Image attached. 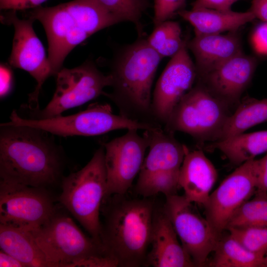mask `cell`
<instances>
[{
  "instance_id": "6da1fadb",
  "label": "cell",
  "mask_w": 267,
  "mask_h": 267,
  "mask_svg": "<svg viewBox=\"0 0 267 267\" xmlns=\"http://www.w3.org/2000/svg\"><path fill=\"white\" fill-rule=\"evenodd\" d=\"M49 134L35 127L1 123L0 180L45 188L62 178V150Z\"/></svg>"
},
{
  "instance_id": "7a4b0ae2",
  "label": "cell",
  "mask_w": 267,
  "mask_h": 267,
  "mask_svg": "<svg viewBox=\"0 0 267 267\" xmlns=\"http://www.w3.org/2000/svg\"><path fill=\"white\" fill-rule=\"evenodd\" d=\"M162 58L143 39L126 45L116 54L108 74L112 91L103 95L115 103L120 115L162 127L153 116L151 90Z\"/></svg>"
},
{
  "instance_id": "3957f363",
  "label": "cell",
  "mask_w": 267,
  "mask_h": 267,
  "mask_svg": "<svg viewBox=\"0 0 267 267\" xmlns=\"http://www.w3.org/2000/svg\"><path fill=\"white\" fill-rule=\"evenodd\" d=\"M28 18L38 20L46 33L48 58L54 75L62 68L70 52L91 35L122 22L95 0H74L32 9Z\"/></svg>"
},
{
  "instance_id": "277c9868",
  "label": "cell",
  "mask_w": 267,
  "mask_h": 267,
  "mask_svg": "<svg viewBox=\"0 0 267 267\" xmlns=\"http://www.w3.org/2000/svg\"><path fill=\"white\" fill-rule=\"evenodd\" d=\"M113 195L101 225V242L118 267L145 266L156 208L153 201Z\"/></svg>"
},
{
  "instance_id": "5b68a950",
  "label": "cell",
  "mask_w": 267,
  "mask_h": 267,
  "mask_svg": "<svg viewBox=\"0 0 267 267\" xmlns=\"http://www.w3.org/2000/svg\"><path fill=\"white\" fill-rule=\"evenodd\" d=\"M107 187L105 149L102 144L81 170L61 179L60 202L90 236L100 243L99 212Z\"/></svg>"
},
{
  "instance_id": "8992f818",
  "label": "cell",
  "mask_w": 267,
  "mask_h": 267,
  "mask_svg": "<svg viewBox=\"0 0 267 267\" xmlns=\"http://www.w3.org/2000/svg\"><path fill=\"white\" fill-rule=\"evenodd\" d=\"M230 108L198 82L176 105L163 129L185 133L201 142L217 141L231 114Z\"/></svg>"
},
{
  "instance_id": "52a82bcc",
  "label": "cell",
  "mask_w": 267,
  "mask_h": 267,
  "mask_svg": "<svg viewBox=\"0 0 267 267\" xmlns=\"http://www.w3.org/2000/svg\"><path fill=\"white\" fill-rule=\"evenodd\" d=\"M149 152L139 172L135 191L147 198L159 193L177 194L180 169L188 149L162 128L146 130Z\"/></svg>"
},
{
  "instance_id": "ba28073f",
  "label": "cell",
  "mask_w": 267,
  "mask_h": 267,
  "mask_svg": "<svg viewBox=\"0 0 267 267\" xmlns=\"http://www.w3.org/2000/svg\"><path fill=\"white\" fill-rule=\"evenodd\" d=\"M7 124L27 126L44 130L51 134L61 136H95L120 129L143 130L154 129L148 123L129 119L113 113L108 104L94 103L86 110L76 114L59 115L44 119H34L20 117L13 110Z\"/></svg>"
},
{
  "instance_id": "9c48e42d",
  "label": "cell",
  "mask_w": 267,
  "mask_h": 267,
  "mask_svg": "<svg viewBox=\"0 0 267 267\" xmlns=\"http://www.w3.org/2000/svg\"><path fill=\"white\" fill-rule=\"evenodd\" d=\"M30 232L52 267H70L84 258L107 254L102 244L85 235L64 215L55 212L44 224Z\"/></svg>"
},
{
  "instance_id": "30bf717a",
  "label": "cell",
  "mask_w": 267,
  "mask_h": 267,
  "mask_svg": "<svg viewBox=\"0 0 267 267\" xmlns=\"http://www.w3.org/2000/svg\"><path fill=\"white\" fill-rule=\"evenodd\" d=\"M53 97L43 109L30 110V119L53 118L71 108L81 106L104 94L111 78L101 72L94 63L86 61L74 68H62L56 74Z\"/></svg>"
},
{
  "instance_id": "8fae6325",
  "label": "cell",
  "mask_w": 267,
  "mask_h": 267,
  "mask_svg": "<svg viewBox=\"0 0 267 267\" xmlns=\"http://www.w3.org/2000/svg\"><path fill=\"white\" fill-rule=\"evenodd\" d=\"M192 203L184 195L176 194L166 196L163 209L195 267H203L222 236Z\"/></svg>"
},
{
  "instance_id": "7c38bea8",
  "label": "cell",
  "mask_w": 267,
  "mask_h": 267,
  "mask_svg": "<svg viewBox=\"0 0 267 267\" xmlns=\"http://www.w3.org/2000/svg\"><path fill=\"white\" fill-rule=\"evenodd\" d=\"M55 212L44 188L0 181V224L32 231Z\"/></svg>"
},
{
  "instance_id": "4fadbf2b",
  "label": "cell",
  "mask_w": 267,
  "mask_h": 267,
  "mask_svg": "<svg viewBox=\"0 0 267 267\" xmlns=\"http://www.w3.org/2000/svg\"><path fill=\"white\" fill-rule=\"evenodd\" d=\"M16 11L9 10L1 16L2 21L13 26L14 34L9 63L29 73L36 80L35 90L29 95V108L40 109L38 99L42 87L53 73L44 46L33 27L31 18L20 19Z\"/></svg>"
},
{
  "instance_id": "5bb4252c",
  "label": "cell",
  "mask_w": 267,
  "mask_h": 267,
  "mask_svg": "<svg viewBox=\"0 0 267 267\" xmlns=\"http://www.w3.org/2000/svg\"><path fill=\"white\" fill-rule=\"evenodd\" d=\"M257 160L239 166L210 194L203 206L206 218L214 230L222 236L238 209L250 199L257 189Z\"/></svg>"
},
{
  "instance_id": "9a60e30c",
  "label": "cell",
  "mask_w": 267,
  "mask_h": 267,
  "mask_svg": "<svg viewBox=\"0 0 267 267\" xmlns=\"http://www.w3.org/2000/svg\"><path fill=\"white\" fill-rule=\"evenodd\" d=\"M137 131L129 129L123 135L103 143L107 175L104 199L125 194L139 174L149 141L144 135L141 136Z\"/></svg>"
},
{
  "instance_id": "2e32d148",
  "label": "cell",
  "mask_w": 267,
  "mask_h": 267,
  "mask_svg": "<svg viewBox=\"0 0 267 267\" xmlns=\"http://www.w3.org/2000/svg\"><path fill=\"white\" fill-rule=\"evenodd\" d=\"M187 49L185 40L179 51L171 57L156 84L151 108L155 121L162 127L197 78L196 67Z\"/></svg>"
},
{
  "instance_id": "e0dca14e",
  "label": "cell",
  "mask_w": 267,
  "mask_h": 267,
  "mask_svg": "<svg viewBox=\"0 0 267 267\" xmlns=\"http://www.w3.org/2000/svg\"><path fill=\"white\" fill-rule=\"evenodd\" d=\"M256 66L254 57L242 52L198 78V82L232 108L240 103L241 96L251 82Z\"/></svg>"
},
{
  "instance_id": "ac0fdd59",
  "label": "cell",
  "mask_w": 267,
  "mask_h": 267,
  "mask_svg": "<svg viewBox=\"0 0 267 267\" xmlns=\"http://www.w3.org/2000/svg\"><path fill=\"white\" fill-rule=\"evenodd\" d=\"M177 234L163 208L154 214L151 241L145 266L153 267H195L178 240Z\"/></svg>"
},
{
  "instance_id": "d6986e66",
  "label": "cell",
  "mask_w": 267,
  "mask_h": 267,
  "mask_svg": "<svg viewBox=\"0 0 267 267\" xmlns=\"http://www.w3.org/2000/svg\"><path fill=\"white\" fill-rule=\"evenodd\" d=\"M187 47L195 57L197 78L243 52L236 31L226 34L195 35L187 41Z\"/></svg>"
},
{
  "instance_id": "ffe728a7",
  "label": "cell",
  "mask_w": 267,
  "mask_h": 267,
  "mask_svg": "<svg viewBox=\"0 0 267 267\" xmlns=\"http://www.w3.org/2000/svg\"><path fill=\"white\" fill-rule=\"evenodd\" d=\"M217 178L215 167L202 150L187 149L179 171L178 185L187 200L204 206Z\"/></svg>"
},
{
  "instance_id": "44dd1931",
  "label": "cell",
  "mask_w": 267,
  "mask_h": 267,
  "mask_svg": "<svg viewBox=\"0 0 267 267\" xmlns=\"http://www.w3.org/2000/svg\"><path fill=\"white\" fill-rule=\"evenodd\" d=\"M193 27L195 35H212L235 32L256 18L248 10L236 12L207 8L182 9L178 12Z\"/></svg>"
},
{
  "instance_id": "7402d4cb",
  "label": "cell",
  "mask_w": 267,
  "mask_h": 267,
  "mask_svg": "<svg viewBox=\"0 0 267 267\" xmlns=\"http://www.w3.org/2000/svg\"><path fill=\"white\" fill-rule=\"evenodd\" d=\"M0 248L25 267H52L28 230L0 224Z\"/></svg>"
},
{
  "instance_id": "603a6c76",
  "label": "cell",
  "mask_w": 267,
  "mask_h": 267,
  "mask_svg": "<svg viewBox=\"0 0 267 267\" xmlns=\"http://www.w3.org/2000/svg\"><path fill=\"white\" fill-rule=\"evenodd\" d=\"M212 147L222 152L230 163L239 166L267 152V130L242 133L217 141Z\"/></svg>"
},
{
  "instance_id": "cb8c5ba5",
  "label": "cell",
  "mask_w": 267,
  "mask_h": 267,
  "mask_svg": "<svg viewBox=\"0 0 267 267\" xmlns=\"http://www.w3.org/2000/svg\"><path fill=\"white\" fill-rule=\"evenodd\" d=\"M213 252L212 258L206 265L209 267H263V266L264 255L249 251L229 233L224 236L222 235Z\"/></svg>"
},
{
  "instance_id": "d4e9b609",
  "label": "cell",
  "mask_w": 267,
  "mask_h": 267,
  "mask_svg": "<svg viewBox=\"0 0 267 267\" xmlns=\"http://www.w3.org/2000/svg\"><path fill=\"white\" fill-rule=\"evenodd\" d=\"M267 122V98H247L240 102L229 116L218 141L243 133L248 129Z\"/></svg>"
},
{
  "instance_id": "484cf974",
  "label": "cell",
  "mask_w": 267,
  "mask_h": 267,
  "mask_svg": "<svg viewBox=\"0 0 267 267\" xmlns=\"http://www.w3.org/2000/svg\"><path fill=\"white\" fill-rule=\"evenodd\" d=\"M255 196L244 202L235 212L228 227H267V192L256 190Z\"/></svg>"
},
{
  "instance_id": "4316f807",
  "label": "cell",
  "mask_w": 267,
  "mask_h": 267,
  "mask_svg": "<svg viewBox=\"0 0 267 267\" xmlns=\"http://www.w3.org/2000/svg\"><path fill=\"white\" fill-rule=\"evenodd\" d=\"M181 34L178 22L167 20L155 26L147 41L162 58L172 57L179 51L185 42Z\"/></svg>"
},
{
  "instance_id": "83f0119b",
  "label": "cell",
  "mask_w": 267,
  "mask_h": 267,
  "mask_svg": "<svg viewBox=\"0 0 267 267\" xmlns=\"http://www.w3.org/2000/svg\"><path fill=\"white\" fill-rule=\"evenodd\" d=\"M106 10L122 22L129 21L141 31L140 18L148 5V0H95Z\"/></svg>"
},
{
  "instance_id": "f1b7e54d",
  "label": "cell",
  "mask_w": 267,
  "mask_h": 267,
  "mask_svg": "<svg viewBox=\"0 0 267 267\" xmlns=\"http://www.w3.org/2000/svg\"><path fill=\"white\" fill-rule=\"evenodd\" d=\"M226 230L249 251L264 256L267 252V227H228Z\"/></svg>"
},
{
  "instance_id": "f546056e",
  "label": "cell",
  "mask_w": 267,
  "mask_h": 267,
  "mask_svg": "<svg viewBox=\"0 0 267 267\" xmlns=\"http://www.w3.org/2000/svg\"><path fill=\"white\" fill-rule=\"evenodd\" d=\"M186 0H154L153 23L155 26L169 20L183 9Z\"/></svg>"
},
{
  "instance_id": "4dcf8cb0",
  "label": "cell",
  "mask_w": 267,
  "mask_h": 267,
  "mask_svg": "<svg viewBox=\"0 0 267 267\" xmlns=\"http://www.w3.org/2000/svg\"><path fill=\"white\" fill-rule=\"evenodd\" d=\"M118 267L117 261L107 254L91 255L81 259L72 264L70 267Z\"/></svg>"
},
{
  "instance_id": "1f68e13d",
  "label": "cell",
  "mask_w": 267,
  "mask_h": 267,
  "mask_svg": "<svg viewBox=\"0 0 267 267\" xmlns=\"http://www.w3.org/2000/svg\"><path fill=\"white\" fill-rule=\"evenodd\" d=\"M251 42L257 53L267 55V22H262L256 27L252 35Z\"/></svg>"
},
{
  "instance_id": "d6a6232c",
  "label": "cell",
  "mask_w": 267,
  "mask_h": 267,
  "mask_svg": "<svg viewBox=\"0 0 267 267\" xmlns=\"http://www.w3.org/2000/svg\"><path fill=\"white\" fill-rule=\"evenodd\" d=\"M47 0H0V7L2 10H22L34 9L41 6Z\"/></svg>"
},
{
  "instance_id": "836d02e7",
  "label": "cell",
  "mask_w": 267,
  "mask_h": 267,
  "mask_svg": "<svg viewBox=\"0 0 267 267\" xmlns=\"http://www.w3.org/2000/svg\"><path fill=\"white\" fill-rule=\"evenodd\" d=\"M239 0H195L191 9L207 8L221 10H231L232 5Z\"/></svg>"
},
{
  "instance_id": "e575fe53",
  "label": "cell",
  "mask_w": 267,
  "mask_h": 267,
  "mask_svg": "<svg viewBox=\"0 0 267 267\" xmlns=\"http://www.w3.org/2000/svg\"><path fill=\"white\" fill-rule=\"evenodd\" d=\"M267 192V153L257 160V189Z\"/></svg>"
},
{
  "instance_id": "d590c367",
  "label": "cell",
  "mask_w": 267,
  "mask_h": 267,
  "mask_svg": "<svg viewBox=\"0 0 267 267\" xmlns=\"http://www.w3.org/2000/svg\"><path fill=\"white\" fill-rule=\"evenodd\" d=\"M12 85V76L9 69L0 66V98H3L10 92Z\"/></svg>"
},
{
  "instance_id": "8d00e7d4",
  "label": "cell",
  "mask_w": 267,
  "mask_h": 267,
  "mask_svg": "<svg viewBox=\"0 0 267 267\" xmlns=\"http://www.w3.org/2000/svg\"><path fill=\"white\" fill-rule=\"evenodd\" d=\"M249 10L256 18L267 22V0H252Z\"/></svg>"
},
{
  "instance_id": "74e56055",
  "label": "cell",
  "mask_w": 267,
  "mask_h": 267,
  "mask_svg": "<svg viewBox=\"0 0 267 267\" xmlns=\"http://www.w3.org/2000/svg\"><path fill=\"white\" fill-rule=\"evenodd\" d=\"M0 267H25V266L13 256L0 250Z\"/></svg>"
},
{
  "instance_id": "f35d334b",
  "label": "cell",
  "mask_w": 267,
  "mask_h": 267,
  "mask_svg": "<svg viewBox=\"0 0 267 267\" xmlns=\"http://www.w3.org/2000/svg\"><path fill=\"white\" fill-rule=\"evenodd\" d=\"M263 267H267V252L264 256Z\"/></svg>"
}]
</instances>
